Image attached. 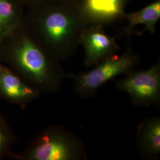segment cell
Segmentation results:
<instances>
[{"mask_svg": "<svg viewBox=\"0 0 160 160\" xmlns=\"http://www.w3.org/2000/svg\"><path fill=\"white\" fill-rule=\"evenodd\" d=\"M0 57L14 67L22 80L39 92L59 89L67 74L24 22L0 42Z\"/></svg>", "mask_w": 160, "mask_h": 160, "instance_id": "6da1fadb", "label": "cell"}, {"mask_svg": "<svg viewBox=\"0 0 160 160\" xmlns=\"http://www.w3.org/2000/svg\"><path fill=\"white\" fill-rule=\"evenodd\" d=\"M24 22L57 60H67L80 45L86 27L75 0H45L26 8Z\"/></svg>", "mask_w": 160, "mask_h": 160, "instance_id": "7a4b0ae2", "label": "cell"}, {"mask_svg": "<svg viewBox=\"0 0 160 160\" xmlns=\"http://www.w3.org/2000/svg\"><path fill=\"white\" fill-rule=\"evenodd\" d=\"M20 157L26 160H85L83 142L61 126L48 127L36 138Z\"/></svg>", "mask_w": 160, "mask_h": 160, "instance_id": "3957f363", "label": "cell"}, {"mask_svg": "<svg viewBox=\"0 0 160 160\" xmlns=\"http://www.w3.org/2000/svg\"><path fill=\"white\" fill-rule=\"evenodd\" d=\"M140 61V56L129 46L122 55L115 54L103 60L90 71L77 75L70 73L67 77L74 81L75 92L81 98H88L95 96L98 89L109 80L135 70Z\"/></svg>", "mask_w": 160, "mask_h": 160, "instance_id": "277c9868", "label": "cell"}, {"mask_svg": "<svg viewBox=\"0 0 160 160\" xmlns=\"http://www.w3.org/2000/svg\"><path fill=\"white\" fill-rule=\"evenodd\" d=\"M116 88L125 92L137 106H159L160 104V60L144 71L135 70L117 80Z\"/></svg>", "mask_w": 160, "mask_h": 160, "instance_id": "5b68a950", "label": "cell"}, {"mask_svg": "<svg viewBox=\"0 0 160 160\" xmlns=\"http://www.w3.org/2000/svg\"><path fill=\"white\" fill-rule=\"evenodd\" d=\"M115 37H111L101 26H88L82 29L80 45L84 49V64L87 67H94L110 57L120 50Z\"/></svg>", "mask_w": 160, "mask_h": 160, "instance_id": "8992f818", "label": "cell"}, {"mask_svg": "<svg viewBox=\"0 0 160 160\" xmlns=\"http://www.w3.org/2000/svg\"><path fill=\"white\" fill-rule=\"evenodd\" d=\"M131 0H75L86 26L104 27L124 18Z\"/></svg>", "mask_w": 160, "mask_h": 160, "instance_id": "52a82bcc", "label": "cell"}, {"mask_svg": "<svg viewBox=\"0 0 160 160\" xmlns=\"http://www.w3.org/2000/svg\"><path fill=\"white\" fill-rule=\"evenodd\" d=\"M0 95L9 101L25 105L39 97L40 92L0 64Z\"/></svg>", "mask_w": 160, "mask_h": 160, "instance_id": "ba28073f", "label": "cell"}, {"mask_svg": "<svg viewBox=\"0 0 160 160\" xmlns=\"http://www.w3.org/2000/svg\"><path fill=\"white\" fill-rule=\"evenodd\" d=\"M136 141L139 154L147 160H157L160 154V117L143 120L137 127Z\"/></svg>", "mask_w": 160, "mask_h": 160, "instance_id": "9c48e42d", "label": "cell"}, {"mask_svg": "<svg viewBox=\"0 0 160 160\" xmlns=\"http://www.w3.org/2000/svg\"><path fill=\"white\" fill-rule=\"evenodd\" d=\"M160 18V0H156L137 12L126 13L123 20L127 21V26L122 32V35L129 38L133 29L138 25H144V31L154 34L156 24Z\"/></svg>", "mask_w": 160, "mask_h": 160, "instance_id": "30bf717a", "label": "cell"}, {"mask_svg": "<svg viewBox=\"0 0 160 160\" xmlns=\"http://www.w3.org/2000/svg\"><path fill=\"white\" fill-rule=\"evenodd\" d=\"M24 13L20 0H0V42L23 22Z\"/></svg>", "mask_w": 160, "mask_h": 160, "instance_id": "8fae6325", "label": "cell"}, {"mask_svg": "<svg viewBox=\"0 0 160 160\" xmlns=\"http://www.w3.org/2000/svg\"><path fill=\"white\" fill-rule=\"evenodd\" d=\"M9 135L5 123L0 118V155L5 151L8 143Z\"/></svg>", "mask_w": 160, "mask_h": 160, "instance_id": "7c38bea8", "label": "cell"}, {"mask_svg": "<svg viewBox=\"0 0 160 160\" xmlns=\"http://www.w3.org/2000/svg\"><path fill=\"white\" fill-rule=\"evenodd\" d=\"M25 8L36 6L45 0H20Z\"/></svg>", "mask_w": 160, "mask_h": 160, "instance_id": "4fadbf2b", "label": "cell"}]
</instances>
